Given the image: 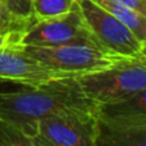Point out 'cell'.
I'll return each mask as SVG.
<instances>
[{"label": "cell", "mask_w": 146, "mask_h": 146, "mask_svg": "<svg viewBox=\"0 0 146 146\" xmlns=\"http://www.w3.org/2000/svg\"><path fill=\"white\" fill-rule=\"evenodd\" d=\"M0 1H5V0H0Z\"/></svg>", "instance_id": "obj_17"}, {"label": "cell", "mask_w": 146, "mask_h": 146, "mask_svg": "<svg viewBox=\"0 0 146 146\" xmlns=\"http://www.w3.org/2000/svg\"><path fill=\"white\" fill-rule=\"evenodd\" d=\"M35 19L18 15L10 10L3 1H0V35L10 36L19 42V38L27 31Z\"/></svg>", "instance_id": "obj_11"}, {"label": "cell", "mask_w": 146, "mask_h": 146, "mask_svg": "<svg viewBox=\"0 0 146 146\" xmlns=\"http://www.w3.org/2000/svg\"><path fill=\"white\" fill-rule=\"evenodd\" d=\"M95 146H146V126H111L99 121Z\"/></svg>", "instance_id": "obj_9"}, {"label": "cell", "mask_w": 146, "mask_h": 146, "mask_svg": "<svg viewBox=\"0 0 146 146\" xmlns=\"http://www.w3.org/2000/svg\"><path fill=\"white\" fill-rule=\"evenodd\" d=\"M76 0H31L35 21H44L66 14L73 8Z\"/></svg>", "instance_id": "obj_12"}, {"label": "cell", "mask_w": 146, "mask_h": 146, "mask_svg": "<svg viewBox=\"0 0 146 146\" xmlns=\"http://www.w3.org/2000/svg\"><path fill=\"white\" fill-rule=\"evenodd\" d=\"M95 113L111 126H146V88L122 101L96 106Z\"/></svg>", "instance_id": "obj_8"}, {"label": "cell", "mask_w": 146, "mask_h": 146, "mask_svg": "<svg viewBox=\"0 0 146 146\" xmlns=\"http://www.w3.org/2000/svg\"><path fill=\"white\" fill-rule=\"evenodd\" d=\"M69 77L44 66L21 46L0 48V81L23 86H40L53 80Z\"/></svg>", "instance_id": "obj_7"}, {"label": "cell", "mask_w": 146, "mask_h": 146, "mask_svg": "<svg viewBox=\"0 0 146 146\" xmlns=\"http://www.w3.org/2000/svg\"><path fill=\"white\" fill-rule=\"evenodd\" d=\"M137 60H140L144 66H146V44L145 45H142V48H141V51H140V54L137 55Z\"/></svg>", "instance_id": "obj_16"}, {"label": "cell", "mask_w": 146, "mask_h": 146, "mask_svg": "<svg viewBox=\"0 0 146 146\" xmlns=\"http://www.w3.org/2000/svg\"><path fill=\"white\" fill-rule=\"evenodd\" d=\"M71 44H90L101 46L86 25L77 0L72 9L66 14L50 19L35 21L21 36L18 45L60 46Z\"/></svg>", "instance_id": "obj_5"}, {"label": "cell", "mask_w": 146, "mask_h": 146, "mask_svg": "<svg viewBox=\"0 0 146 146\" xmlns=\"http://www.w3.org/2000/svg\"><path fill=\"white\" fill-rule=\"evenodd\" d=\"M18 45V44H17ZM32 58L44 66L69 77H78L86 73L110 68L126 59L118 54L90 44H71L60 46L18 45Z\"/></svg>", "instance_id": "obj_3"}, {"label": "cell", "mask_w": 146, "mask_h": 146, "mask_svg": "<svg viewBox=\"0 0 146 146\" xmlns=\"http://www.w3.org/2000/svg\"><path fill=\"white\" fill-rule=\"evenodd\" d=\"M110 1L127 5V7L132 8V9L137 10V12L146 15V0H110Z\"/></svg>", "instance_id": "obj_14"}, {"label": "cell", "mask_w": 146, "mask_h": 146, "mask_svg": "<svg viewBox=\"0 0 146 146\" xmlns=\"http://www.w3.org/2000/svg\"><path fill=\"white\" fill-rule=\"evenodd\" d=\"M72 106L96 109L95 104L82 92L76 77L58 78L40 86H25L12 92H0V119L12 123L32 141L38 119Z\"/></svg>", "instance_id": "obj_1"}, {"label": "cell", "mask_w": 146, "mask_h": 146, "mask_svg": "<svg viewBox=\"0 0 146 146\" xmlns=\"http://www.w3.org/2000/svg\"><path fill=\"white\" fill-rule=\"evenodd\" d=\"M96 109L64 108L37 121L35 146H95Z\"/></svg>", "instance_id": "obj_4"}, {"label": "cell", "mask_w": 146, "mask_h": 146, "mask_svg": "<svg viewBox=\"0 0 146 146\" xmlns=\"http://www.w3.org/2000/svg\"><path fill=\"white\" fill-rule=\"evenodd\" d=\"M86 25L106 50L124 58H137L142 44L111 13L94 0H77Z\"/></svg>", "instance_id": "obj_6"}, {"label": "cell", "mask_w": 146, "mask_h": 146, "mask_svg": "<svg viewBox=\"0 0 146 146\" xmlns=\"http://www.w3.org/2000/svg\"><path fill=\"white\" fill-rule=\"evenodd\" d=\"M0 145L33 146V141L12 123L4 119H0Z\"/></svg>", "instance_id": "obj_13"}, {"label": "cell", "mask_w": 146, "mask_h": 146, "mask_svg": "<svg viewBox=\"0 0 146 146\" xmlns=\"http://www.w3.org/2000/svg\"><path fill=\"white\" fill-rule=\"evenodd\" d=\"M85 96L96 106L117 103L146 88V66L126 58L110 68L76 77Z\"/></svg>", "instance_id": "obj_2"}, {"label": "cell", "mask_w": 146, "mask_h": 146, "mask_svg": "<svg viewBox=\"0 0 146 146\" xmlns=\"http://www.w3.org/2000/svg\"><path fill=\"white\" fill-rule=\"evenodd\" d=\"M17 40L10 36H4L0 35V48H7V46H12V45H17Z\"/></svg>", "instance_id": "obj_15"}, {"label": "cell", "mask_w": 146, "mask_h": 146, "mask_svg": "<svg viewBox=\"0 0 146 146\" xmlns=\"http://www.w3.org/2000/svg\"><path fill=\"white\" fill-rule=\"evenodd\" d=\"M100 7L106 9L109 13L114 15L117 19H119L132 33L135 37L145 45L146 44V15L127 5L114 3L110 0H94Z\"/></svg>", "instance_id": "obj_10"}]
</instances>
